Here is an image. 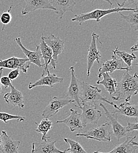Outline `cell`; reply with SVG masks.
<instances>
[{
    "label": "cell",
    "instance_id": "2",
    "mask_svg": "<svg viewBox=\"0 0 138 153\" xmlns=\"http://www.w3.org/2000/svg\"><path fill=\"white\" fill-rule=\"evenodd\" d=\"M82 87L80 96L81 102H84L95 107H98L101 102H106L109 104L113 105L114 104L108 100L103 94L102 91L98 87L91 85L84 81L82 82Z\"/></svg>",
    "mask_w": 138,
    "mask_h": 153
},
{
    "label": "cell",
    "instance_id": "21",
    "mask_svg": "<svg viewBox=\"0 0 138 153\" xmlns=\"http://www.w3.org/2000/svg\"><path fill=\"white\" fill-rule=\"evenodd\" d=\"M57 141H38L32 143V153H71L62 152L55 146Z\"/></svg>",
    "mask_w": 138,
    "mask_h": 153
},
{
    "label": "cell",
    "instance_id": "34",
    "mask_svg": "<svg viewBox=\"0 0 138 153\" xmlns=\"http://www.w3.org/2000/svg\"><path fill=\"white\" fill-rule=\"evenodd\" d=\"M126 128L130 133H131L132 131H133L134 130L137 131L138 130V122H137L135 123H132L129 122V121H128V126L126 127Z\"/></svg>",
    "mask_w": 138,
    "mask_h": 153
},
{
    "label": "cell",
    "instance_id": "16",
    "mask_svg": "<svg viewBox=\"0 0 138 153\" xmlns=\"http://www.w3.org/2000/svg\"><path fill=\"white\" fill-rule=\"evenodd\" d=\"M135 138L136 136L128 137L123 143L116 146L110 152L101 153L96 151L93 153H135L138 146V142L135 141Z\"/></svg>",
    "mask_w": 138,
    "mask_h": 153
},
{
    "label": "cell",
    "instance_id": "31",
    "mask_svg": "<svg viewBox=\"0 0 138 153\" xmlns=\"http://www.w3.org/2000/svg\"><path fill=\"white\" fill-rule=\"evenodd\" d=\"M0 82L1 84L5 88L11 87V86L13 85L12 81L7 76H1L0 78Z\"/></svg>",
    "mask_w": 138,
    "mask_h": 153
},
{
    "label": "cell",
    "instance_id": "26",
    "mask_svg": "<svg viewBox=\"0 0 138 153\" xmlns=\"http://www.w3.org/2000/svg\"><path fill=\"white\" fill-rule=\"evenodd\" d=\"M113 53L114 56H118L120 59L123 61V62L125 64V65L131 70H132V64L133 61H134L137 57L134 54H129L126 51H119L118 47L115 48V50L113 51Z\"/></svg>",
    "mask_w": 138,
    "mask_h": 153
},
{
    "label": "cell",
    "instance_id": "8",
    "mask_svg": "<svg viewBox=\"0 0 138 153\" xmlns=\"http://www.w3.org/2000/svg\"><path fill=\"white\" fill-rule=\"evenodd\" d=\"M72 102L73 101L65 97H54L51 99L48 104L44 108L42 115L44 118L48 119L49 118L57 114L65 106Z\"/></svg>",
    "mask_w": 138,
    "mask_h": 153
},
{
    "label": "cell",
    "instance_id": "35",
    "mask_svg": "<svg viewBox=\"0 0 138 153\" xmlns=\"http://www.w3.org/2000/svg\"><path fill=\"white\" fill-rule=\"evenodd\" d=\"M2 73H3V68H0V78H1V77L2 76ZM2 87H1V82H0V96L2 95Z\"/></svg>",
    "mask_w": 138,
    "mask_h": 153
},
{
    "label": "cell",
    "instance_id": "30",
    "mask_svg": "<svg viewBox=\"0 0 138 153\" xmlns=\"http://www.w3.org/2000/svg\"><path fill=\"white\" fill-rule=\"evenodd\" d=\"M13 5H11L9 8V9L7 11H4L0 16V21L3 24V27L2 30L3 31L4 29L5 25L8 24L11 22L12 19V16L11 14V11L12 9Z\"/></svg>",
    "mask_w": 138,
    "mask_h": 153
},
{
    "label": "cell",
    "instance_id": "38",
    "mask_svg": "<svg viewBox=\"0 0 138 153\" xmlns=\"http://www.w3.org/2000/svg\"><path fill=\"white\" fill-rule=\"evenodd\" d=\"M1 140H2V137H1V133L0 134V147H1Z\"/></svg>",
    "mask_w": 138,
    "mask_h": 153
},
{
    "label": "cell",
    "instance_id": "11",
    "mask_svg": "<svg viewBox=\"0 0 138 153\" xmlns=\"http://www.w3.org/2000/svg\"><path fill=\"white\" fill-rule=\"evenodd\" d=\"M30 67V62L27 58H21L13 57L4 60H0V68L3 69H18L24 73H27Z\"/></svg>",
    "mask_w": 138,
    "mask_h": 153
},
{
    "label": "cell",
    "instance_id": "6",
    "mask_svg": "<svg viewBox=\"0 0 138 153\" xmlns=\"http://www.w3.org/2000/svg\"><path fill=\"white\" fill-rule=\"evenodd\" d=\"M69 71L71 73V81L67 91L63 97L71 100L73 102H77V105H74V106L79 107L81 106L80 96L82 91V83L75 76L74 66L69 68Z\"/></svg>",
    "mask_w": 138,
    "mask_h": 153
},
{
    "label": "cell",
    "instance_id": "32",
    "mask_svg": "<svg viewBox=\"0 0 138 153\" xmlns=\"http://www.w3.org/2000/svg\"><path fill=\"white\" fill-rule=\"evenodd\" d=\"M118 4L119 7L123 8L125 5H131L135 2V0H114Z\"/></svg>",
    "mask_w": 138,
    "mask_h": 153
},
{
    "label": "cell",
    "instance_id": "24",
    "mask_svg": "<svg viewBox=\"0 0 138 153\" xmlns=\"http://www.w3.org/2000/svg\"><path fill=\"white\" fill-rule=\"evenodd\" d=\"M102 77H103V79L97 81V84L103 85L105 90L107 91L110 95L114 94L118 85L117 80L112 78L108 73H103L102 75Z\"/></svg>",
    "mask_w": 138,
    "mask_h": 153
},
{
    "label": "cell",
    "instance_id": "12",
    "mask_svg": "<svg viewBox=\"0 0 138 153\" xmlns=\"http://www.w3.org/2000/svg\"><path fill=\"white\" fill-rule=\"evenodd\" d=\"M44 37V36L42 33L39 47H40V51L41 53L42 58H43V59L44 60V71H42V73L46 74V73L49 71V70L48 68V65L50 64L52 65V69H55L57 63L52 59L53 53H52V50L45 42Z\"/></svg>",
    "mask_w": 138,
    "mask_h": 153
},
{
    "label": "cell",
    "instance_id": "33",
    "mask_svg": "<svg viewBox=\"0 0 138 153\" xmlns=\"http://www.w3.org/2000/svg\"><path fill=\"white\" fill-rule=\"evenodd\" d=\"M19 75H20V70L18 69H15V70H13L11 72H10L8 77L12 81L13 80L17 79L18 76H19Z\"/></svg>",
    "mask_w": 138,
    "mask_h": 153
},
{
    "label": "cell",
    "instance_id": "1",
    "mask_svg": "<svg viewBox=\"0 0 138 153\" xmlns=\"http://www.w3.org/2000/svg\"><path fill=\"white\" fill-rule=\"evenodd\" d=\"M138 76L137 73L132 76L129 74V71L126 70L123 74L122 79L118 82V85L115 92L111 95L112 100L115 101L125 100L129 102L132 97L138 94Z\"/></svg>",
    "mask_w": 138,
    "mask_h": 153
},
{
    "label": "cell",
    "instance_id": "4",
    "mask_svg": "<svg viewBox=\"0 0 138 153\" xmlns=\"http://www.w3.org/2000/svg\"><path fill=\"white\" fill-rule=\"evenodd\" d=\"M111 134H112L111 126L109 122H106L99 126L91 128L85 132H79L75 134V136L85 137L87 139H92L99 141L110 142L111 141Z\"/></svg>",
    "mask_w": 138,
    "mask_h": 153
},
{
    "label": "cell",
    "instance_id": "19",
    "mask_svg": "<svg viewBox=\"0 0 138 153\" xmlns=\"http://www.w3.org/2000/svg\"><path fill=\"white\" fill-rule=\"evenodd\" d=\"M1 144L0 150L3 153H19L18 149L21 142L15 140L8 136L6 131L3 130L1 132Z\"/></svg>",
    "mask_w": 138,
    "mask_h": 153
},
{
    "label": "cell",
    "instance_id": "36",
    "mask_svg": "<svg viewBox=\"0 0 138 153\" xmlns=\"http://www.w3.org/2000/svg\"><path fill=\"white\" fill-rule=\"evenodd\" d=\"M131 51L132 53L134 51H138V45H137V44H135L132 47H131Z\"/></svg>",
    "mask_w": 138,
    "mask_h": 153
},
{
    "label": "cell",
    "instance_id": "7",
    "mask_svg": "<svg viewBox=\"0 0 138 153\" xmlns=\"http://www.w3.org/2000/svg\"><path fill=\"white\" fill-rule=\"evenodd\" d=\"M78 108L82 111V113L80 114V119L83 127H85L88 124L98 125L99 120L102 116V113L97 107L82 102L81 106Z\"/></svg>",
    "mask_w": 138,
    "mask_h": 153
},
{
    "label": "cell",
    "instance_id": "9",
    "mask_svg": "<svg viewBox=\"0 0 138 153\" xmlns=\"http://www.w3.org/2000/svg\"><path fill=\"white\" fill-rule=\"evenodd\" d=\"M92 40L88 48V53L87 55V62H86V74L87 76L89 77L90 76L91 70L95 61L98 64L100 63V59L101 57V53L99 51L97 45V41L98 40L99 42L102 44V43L100 40H99V36L95 33H92Z\"/></svg>",
    "mask_w": 138,
    "mask_h": 153
},
{
    "label": "cell",
    "instance_id": "27",
    "mask_svg": "<svg viewBox=\"0 0 138 153\" xmlns=\"http://www.w3.org/2000/svg\"><path fill=\"white\" fill-rule=\"evenodd\" d=\"M120 17L126 20L130 25V30L133 29L134 31L138 30V9L134 11H129L128 16H125L121 12L119 13Z\"/></svg>",
    "mask_w": 138,
    "mask_h": 153
},
{
    "label": "cell",
    "instance_id": "22",
    "mask_svg": "<svg viewBox=\"0 0 138 153\" xmlns=\"http://www.w3.org/2000/svg\"><path fill=\"white\" fill-rule=\"evenodd\" d=\"M4 98L6 102L13 106H18L20 108H24V98L22 93L13 85L11 86V91L6 93Z\"/></svg>",
    "mask_w": 138,
    "mask_h": 153
},
{
    "label": "cell",
    "instance_id": "25",
    "mask_svg": "<svg viewBox=\"0 0 138 153\" xmlns=\"http://www.w3.org/2000/svg\"><path fill=\"white\" fill-rule=\"evenodd\" d=\"M35 124L38 125V127L35 130V131L39 134H42V140L43 141H48V139L51 138L50 136H47L46 134L52 128L53 124L52 121L48 119L44 118L40 124H37V123H35Z\"/></svg>",
    "mask_w": 138,
    "mask_h": 153
},
{
    "label": "cell",
    "instance_id": "29",
    "mask_svg": "<svg viewBox=\"0 0 138 153\" xmlns=\"http://www.w3.org/2000/svg\"><path fill=\"white\" fill-rule=\"evenodd\" d=\"M17 120L18 122H22L25 120V117L18 115L10 114L6 113L0 112V120L7 123L10 120Z\"/></svg>",
    "mask_w": 138,
    "mask_h": 153
},
{
    "label": "cell",
    "instance_id": "13",
    "mask_svg": "<svg viewBox=\"0 0 138 153\" xmlns=\"http://www.w3.org/2000/svg\"><path fill=\"white\" fill-rule=\"evenodd\" d=\"M26 5L21 11L22 16L27 15L38 10H51L55 11L50 0H24Z\"/></svg>",
    "mask_w": 138,
    "mask_h": 153
},
{
    "label": "cell",
    "instance_id": "20",
    "mask_svg": "<svg viewBox=\"0 0 138 153\" xmlns=\"http://www.w3.org/2000/svg\"><path fill=\"white\" fill-rule=\"evenodd\" d=\"M55 13L59 19H62L64 14L68 11L73 12L76 2L75 0H50Z\"/></svg>",
    "mask_w": 138,
    "mask_h": 153
},
{
    "label": "cell",
    "instance_id": "14",
    "mask_svg": "<svg viewBox=\"0 0 138 153\" xmlns=\"http://www.w3.org/2000/svg\"><path fill=\"white\" fill-rule=\"evenodd\" d=\"M63 80V78L59 77L54 74H50L49 71H48L46 74L42 73L40 79L34 83L30 82L28 85V88L31 90L36 87L44 85L53 87L55 84L62 83Z\"/></svg>",
    "mask_w": 138,
    "mask_h": 153
},
{
    "label": "cell",
    "instance_id": "17",
    "mask_svg": "<svg viewBox=\"0 0 138 153\" xmlns=\"http://www.w3.org/2000/svg\"><path fill=\"white\" fill-rule=\"evenodd\" d=\"M44 39L46 45L52 50L53 53L52 59L57 63L58 57L63 50L65 41L52 34L48 37H44Z\"/></svg>",
    "mask_w": 138,
    "mask_h": 153
},
{
    "label": "cell",
    "instance_id": "10",
    "mask_svg": "<svg viewBox=\"0 0 138 153\" xmlns=\"http://www.w3.org/2000/svg\"><path fill=\"white\" fill-rule=\"evenodd\" d=\"M125 64L122 59L118 58L116 56L112 55V59L106 60L102 64L101 67H99L98 73V78H100L103 73H112L117 70L131 71V70L127 67V66L125 67Z\"/></svg>",
    "mask_w": 138,
    "mask_h": 153
},
{
    "label": "cell",
    "instance_id": "3",
    "mask_svg": "<svg viewBox=\"0 0 138 153\" xmlns=\"http://www.w3.org/2000/svg\"><path fill=\"white\" fill-rule=\"evenodd\" d=\"M138 9V4L136 2L135 8H109L108 10H99L96 9L91 12L87 13H82L79 15H75V17L72 19V21L77 22L79 23V25H81L83 22L89 21V20H95L97 22H99L100 19L105 16L112 13H118L122 11H134Z\"/></svg>",
    "mask_w": 138,
    "mask_h": 153
},
{
    "label": "cell",
    "instance_id": "28",
    "mask_svg": "<svg viewBox=\"0 0 138 153\" xmlns=\"http://www.w3.org/2000/svg\"><path fill=\"white\" fill-rule=\"evenodd\" d=\"M63 140L70 146L69 148L64 150L65 152L71 153H88L78 141H76L69 138H64Z\"/></svg>",
    "mask_w": 138,
    "mask_h": 153
},
{
    "label": "cell",
    "instance_id": "5",
    "mask_svg": "<svg viewBox=\"0 0 138 153\" xmlns=\"http://www.w3.org/2000/svg\"><path fill=\"white\" fill-rule=\"evenodd\" d=\"M103 110L105 111V114L106 119L110 123L112 130V134L117 138V140L119 141L120 139L123 138L128 135V134L131 133L126 128V127L122 126L118 121L119 114L116 111H110L107 108L102 104H99Z\"/></svg>",
    "mask_w": 138,
    "mask_h": 153
},
{
    "label": "cell",
    "instance_id": "23",
    "mask_svg": "<svg viewBox=\"0 0 138 153\" xmlns=\"http://www.w3.org/2000/svg\"><path fill=\"white\" fill-rule=\"evenodd\" d=\"M117 109V112L119 114L123 115L129 117L136 118V121H138V107L137 105L132 104L129 102H124L121 103L119 106L114 104L112 105Z\"/></svg>",
    "mask_w": 138,
    "mask_h": 153
},
{
    "label": "cell",
    "instance_id": "37",
    "mask_svg": "<svg viewBox=\"0 0 138 153\" xmlns=\"http://www.w3.org/2000/svg\"><path fill=\"white\" fill-rule=\"evenodd\" d=\"M103 1H106V2H108L111 6L112 5V3L111 2V0H103ZM94 1V0H92V2H93Z\"/></svg>",
    "mask_w": 138,
    "mask_h": 153
},
{
    "label": "cell",
    "instance_id": "18",
    "mask_svg": "<svg viewBox=\"0 0 138 153\" xmlns=\"http://www.w3.org/2000/svg\"><path fill=\"white\" fill-rule=\"evenodd\" d=\"M57 124L63 123L67 127H68L71 131L73 132L75 131H80L83 129V126L81 123L80 114L77 111L73 109H70V114L64 120H58L56 122Z\"/></svg>",
    "mask_w": 138,
    "mask_h": 153
},
{
    "label": "cell",
    "instance_id": "15",
    "mask_svg": "<svg viewBox=\"0 0 138 153\" xmlns=\"http://www.w3.org/2000/svg\"><path fill=\"white\" fill-rule=\"evenodd\" d=\"M15 41L20 47L21 51L27 57L30 63H32L39 67H42L44 66V64H42L41 59L42 58V55L40 51L39 45L36 46V49L34 51H30L27 50L22 44L21 39L20 38H15Z\"/></svg>",
    "mask_w": 138,
    "mask_h": 153
}]
</instances>
